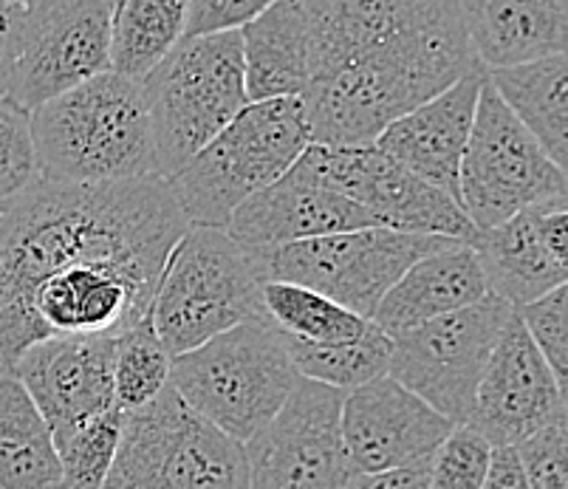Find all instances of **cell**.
<instances>
[{
    "instance_id": "cell-1",
    "label": "cell",
    "mask_w": 568,
    "mask_h": 489,
    "mask_svg": "<svg viewBox=\"0 0 568 489\" xmlns=\"http://www.w3.org/2000/svg\"><path fill=\"white\" fill-rule=\"evenodd\" d=\"M308 26L312 142L374 145L467 71L484 65L456 0H301Z\"/></svg>"
},
{
    "instance_id": "cell-2",
    "label": "cell",
    "mask_w": 568,
    "mask_h": 489,
    "mask_svg": "<svg viewBox=\"0 0 568 489\" xmlns=\"http://www.w3.org/2000/svg\"><path fill=\"white\" fill-rule=\"evenodd\" d=\"M164 179L43 182L0 213V363L34 345L29 297L45 277L94 261H159L187 230Z\"/></svg>"
},
{
    "instance_id": "cell-3",
    "label": "cell",
    "mask_w": 568,
    "mask_h": 489,
    "mask_svg": "<svg viewBox=\"0 0 568 489\" xmlns=\"http://www.w3.org/2000/svg\"><path fill=\"white\" fill-rule=\"evenodd\" d=\"M38 173L54 184L159 176L151 120L136 80L102 71L29 111Z\"/></svg>"
},
{
    "instance_id": "cell-4",
    "label": "cell",
    "mask_w": 568,
    "mask_h": 489,
    "mask_svg": "<svg viewBox=\"0 0 568 489\" xmlns=\"http://www.w3.org/2000/svg\"><path fill=\"white\" fill-rule=\"evenodd\" d=\"M308 145L312 128L301 96L250 102L164 184L190 226L226 230L232 213L283 176Z\"/></svg>"
},
{
    "instance_id": "cell-5",
    "label": "cell",
    "mask_w": 568,
    "mask_h": 489,
    "mask_svg": "<svg viewBox=\"0 0 568 489\" xmlns=\"http://www.w3.org/2000/svg\"><path fill=\"white\" fill-rule=\"evenodd\" d=\"M266 281L263 246L241 244L215 226H187L159 277L153 332L170 357L199 348L215 334L261 317Z\"/></svg>"
},
{
    "instance_id": "cell-6",
    "label": "cell",
    "mask_w": 568,
    "mask_h": 489,
    "mask_svg": "<svg viewBox=\"0 0 568 489\" xmlns=\"http://www.w3.org/2000/svg\"><path fill=\"white\" fill-rule=\"evenodd\" d=\"M288 337L266 314L173 357L170 388L235 441H250L297 385Z\"/></svg>"
},
{
    "instance_id": "cell-7",
    "label": "cell",
    "mask_w": 568,
    "mask_h": 489,
    "mask_svg": "<svg viewBox=\"0 0 568 489\" xmlns=\"http://www.w3.org/2000/svg\"><path fill=\"white\" fill-rule=\"evenodd\" d=\"M139 85L159 179H170L250 105L241 32L182 38Z\"/></svg>"
},
{
    "instance_id": "cell-8",
    "label": "cell",
    "mask_w": 568,
    "mask_h": 489,
    "mask_svg": "<svg viewBox=\"0 0 568 489\" xmlns=\"http://www.w3.org/2000/svg\"><path fill=\"white\" fill-rule=\"evenodd\" d=\"M100 489H246L244 445L195 414L168 385L125 414Z\"/></svg>"
},
{
    "instance_id": "cell-9",
    "label": "cell",
    "mask_w": 568,
    "mask_h": 489,
    "mask_svg": "<svg viewBox=\"0 0 568 489\" xmlns=\"http://www.w3.org/2000/svg\"><path fill=\"white\" fill-rule=\"evenodd\" d=\"M546 201H568L566 170L506 108L487 77L458 170V207L475 230H487Z\"/></svg>"
},
{
    "instance_id": "cell-10",
    "label": "cell",
    "mask_w": 568,
    "mask_h": 489,
    "mask_svg": "<svg viewBox=\"0 0 568 489\" xmlns=\"http://www.w3.org/2000/svg\"><path fill=\"white\" fill-rule=\"evenodd\" d=\"M456 244L390 226H359L283 246H263L268 281L301 283L359 317H374L387 289L427 252Z\"/></svg>"
},
{
    "instance_id": "cell-11",
    "label": "cell",
    "mask_w": 568,
    "mask_h": 489,
    "mask_svg": "<svg viewBox=\"0 0 568 489\" xmlns=\"http://www.w3.org/2000/svg\"><path fill=\"white\" fill-rule=\"evenodd\" d=\"M515 306L487 295L450 314L394 334L387 377L456 425H467L487 359Z\"/></svg>"
},
{
    "instance_id": "cell-12",
    "label": "cell",
    "mask_w": 568,
    "mask_h": 489,
    "mask_svg": "<svg viewBox=\"0 0 568 489\" xmlns=\"http://www.w3.org/2000/svg\"><path fill=\"white\" fill-rule=\"evenodd\" d=\"M343 396L297 379L283 408L244 441L246 489H343L354 476L339 427Z\"/></svg>"
},
{
    "instance_id": "cell-13",
    "label": "cell",
    "mask_w": 568,
    "mask_h": 489,
    "mask_svg": "<svg viewBox=\"0 0 568 489\" xmlns=\"http://www.w3.org/2000/svg\"><path fill=\"white\" fill-rule=\"evenodd\" d=\"M113 0H38L23 14L9 91L26 111L111 69Z\"/></svg>"
},
{
    "instance_id": "cell-14",
    "label": "cell",
    "mask_w": 568,
    "mask_h": 489,
    "mask_svg": "<svg viewBox=\"0 0 568 489\" xmlns=\"http://www.w3.org/2000/svg\"><path fill=\"white\" fill-rule=\"evenodd\" d=\"M314 153L325 179L339 193L356 201L379 226L473 244L478 230L456 201L427 184L425 179H418L413 170L382 153L376 145H314Z\"/></svg>"
},
{
    "instance_id": "cell-15",
    "label": "cell",
    "mask_w": 568,
    "mask_h": 489,
    "mask_svg": "<svg viewBox=\"0 0 568 489\" xmlns=\"http://www.w3.org/2000/svg\"><path fill=\"white\" fill-rule=\"evenodd\" d=\"M339 427L351 472H394L430 465L456 421L385 374L345 390Z\"/></svg>"
},
{
    "instance_id": "cell-16",
    "label": "cell",
    "mask_w": 568,
    "mask_h": 489,
    "mask_svg": "<svg viewBox=\"0 0 568 489\" xmlns=\"http://www.w3.org/2000/svg\"><path fill=\"white\" fill-rule=\"evenodd\" d=\"M562 419L566 388L513 312L489 354L467 425L489 445H518L540 427Z\"/></svg>"
},
{
    "instance_id": "cell-17",
    "label": "cell",
    "mask_w": 568,
    "mask_h": 489,
    "mask_svg": "<svg viewBox=\"0 0 568 489\" xmlns=\"http://www.w3.org/2000/svg\"><path fill=\"white\" fill-rule=\"evenodd\" d=\"M359 226L379 224L325 179L314 145H308L283 176L232 213L226 233L250 246H283Z\"/></svg>"
},
{
    "instance_id": "cell-18",
    "label": "cell",
    "mask_w": 568,
    "mask_h": 489,
    "mask_svg": "<svg viewBox=\"0 0 568 489\" xmlns=\"http://www.w3.org/2000/svg\"><path fill=\"white\" fill-rule=\"evenodd\" d=\"M568 201L535 204L478 230L473 249L493 295L515 308L562 286L568 277Z\"/></svg>"
},
{
    "instance_id": "cell-19",
    "label": "cell",
    "mask_w": 568,
    "mask_h": 489,
    "mask_svg": "<svg viewBox=\"0 0 568 489\" xmlns=\"http://www.w3.org/2000/svg\"><path fill=\"white\" fill-rule=\"evenodd\" d=\"M113 339L116 334L91 337H45L29 345L12 365L14 377L32 396L51 434L97 416L113 405Z\"/></svg>"
},
{
    "instance_id": "cell-20",
    "label": "cell",
    "mask_w": 568,
    "mask_h": 489,
    "mask_svg": "<svg viewBox=\"0 0 568 489\" xmlns=\"http://www.w3.org/2000/svg\"><path fill=\"white\" fill-rule=\"evenodd\" d=\"M484 80L487 65L467 71L442 94L402 113L374 139V145L458 204V170Z\"/></svg>"
},
{
    "instance_id": "cell-21",
    "label": "cell",
    "mask_w": 568,
    "mask_h": 489,
    "mask_svg": "<svg viewBox=\"0 0 568 489\" xmlns=\"http://www.w3.org/2000/svg\"><path fill=\"white\" fill-rule=\"evenodd\" d=\"M487 292L481 261L475 249L456 241V244L418 257L416 264L387 289L371 320L387 337H394L418 323H427L433 317L481 300Z\"/></svg>"
},
{
    "instance_id": "cell-22",
    "label": "cell",
    "mask_w": 568,
    "mask_h": 489,
    "mask_svg": "<svg viewBox=\"0 0 568 489\" xmlns=\"http://www.w3.org/2000/svg\"><path fill=\"white\" fill-rule=\"evenodd\" d=\"M464 32L487 69L566 54L568 0H456Z\"/></svg>"
},
{
    "instance_id": "cell-23",
    "label": "cell",
    "mask_w": 568,
    "mask_h": 489,
    "mask_svg": "<svg viewBox=\"0 0 568 489\" xmlns=\"http://www.w3.org/2000/svg\"><path fill=\"white\" fill-rule=\"evenodd\" d=\"M237 32L250 102L303 100L308 89V26L301 0H277Z\"/></svg>"
},
{
    "instance_id": "cell-24",
    "label": "cell",
    "mask_w": 568,
    "mask_h": 489,
    "mask_svg": "<svg viewBox=\"0 0 568 489\" xmlns=\"http://www.w3.org/2000/svg\"><path fill=\"white\" fill-rule=\"evenodd\" d=\"M506 108L529 128L544 151L566 170L568 159V60L566 54L537 57L526 63L487 69Z\"/></svg>"
},
{
    "instance_id": "cell-25",
    "label": "cell",
    "mask_w": 568,
    "mask_h": 489,
    "mask_svg": "<svg viewBox=\"0 0 568 489\" xmlns=\"http://www.w3.org/2000/svg\"><path fill=\"white\" fill-rule=\"evenodd\" d=\"M0 489H60L49 421L12 370H0Z\"/></svg>"
},
{
    "instance_id": "cell-26",
    "label": "cell",
    "mask_w": 568,
    "mask_h": 489,
    "mask_svg": "<svg viewBox=\"0 0 568 489\" xmlns=\"http://www.w3.org/2000/svg\"><path fill=\"white\" fill-rule=\"evenodd\" d=\"M190 0H119L111 23V71L142 82L187 32Z\"/></svg>"
},
{
    "instance_id": "cell-27",
    "label": "cell",
    "mask_w": 568,
    "mask_h": 489,
    "mask_svg": "<svg viewBox=\"0 0 568 489\" xmlns=\"http://www.w3.org/2000/svg\"><path fill=\"white\" fill-rule=\"evenodd\" d=\"M261 306L283 334L306 343H354L374 328V320L359 317L332 297L288 281H266Z\"/></svg>"
},
{
    "instance_id": "cell-28",
    "label": "cell",
    "mask_w": 568,
    "mask_h": 489,
    "mask_svg": "<svg viewBox=\"0 0 568 489\" xmlns=\"http://www.w3.org/2000/svg\"><path fill=\"white\" fill-rule=\"evenodd\" d=\"M390 352H394V339L376 323L365 337L354 343H306L288 337V354L297 377L337 390H354L371 379L385 377Z\"/></svg>"
},
{
    "instance_id": "cell-29",
    "label": "cell",
    "mask_w": 568,
    "mask_h": 489,
    "mask_svg": "<svg viewBox=\"0 0 568 489\" xmlns=\"http://www.w3.org/2000/svg\"><path fill=\"white\" fill-rule=\"evenodd\" d=\"M170 365H173V357L153 332L151 314L136 326L119 332L113 339L111 359L113 405L122 414L148 405L170 385Z\"/></svg>"
},
{
    "instance_id": "cell-30",
    "label": "cell",
    "mask_w": 568,
    "mask_h": 489,
    "mask_svg": "<svg viewBox=\"0 0 568 489\" xmlns=\"http://www.w3.org/2000/svg\"><path fill=\"white\" fill-rule=\"evenodd\" d=\"M122 410L108 408L51 434L60 461V489H100L105 483L122 436Z\"/></svg>"
},
{
    "instance_id": "cell-31",
    "label": "cell",
    "mask_w": 568,
    "mask_h": 489,
    "mask_svg": "<svg viewBox=\"0 0 568 489\" xmlns=\"http://www.w3.org/2000/svg\"><path fill=\"white\" fill-rule=\"evenodd\" d=\"M40 182L32 116L12 96H0V213Z\"/></svg>"
},
{
    "instance_id": "cell-32",
    "label": "cell",
    "mask_w": 568,
    "mask_h": 489,
    "mask_svg": "<svg viewBox=\"0 0 568 489\" xmlns=\"http://www.w3.org/2000/svg\"><path fill=\"white\" fill-rule=\"evenodd\" d=\"M489 450L493 445L475 427L456 425L433 452L425 489H481Z\"/></svg>"
},
{
    "instance_id": "cell-33",
    "label": "cell",
    "mask_w": 568,
    "mask_h": 489,
    "mask_svg": "<svg viewBox=\"0 0 568 489\" xmlns=\"http://www.w3.org/2000/svg\"><path fill=\"white\" fill-rule=\"evenodd\" d=\"M515 314L524 323L526 334L537 345V352L544 354L546 365L551 368L557 383L566 388L568 374V286L546 292L535 300L515 308Z\"/></svg>"
},
{
    "instance_id": "cell-34",
    "label": "cell",
    "mask_w": 568,
    "mask_h": 489,
    "mask_svg": "<svg viewBox=\"0 0 568 489\" xmlns=\"http://www.w3.org/2000/svg\"><path fill=\"white\" fill-rule=\"evenodd\" d=\"M531 489H568V427L566 419L540 427L515 445Z\"/></svg>"
},
{
    "instance_id": "cell-35",
    "label": "cell",
    "mask_w": 568,
    "mask_h": 489,
    "mask_svg": "<svg viewBox=\"0 0 568 489\" xmlns=\"http://www.w3.org/2000/svg\"><path fill=\"white\" fill-rule=\"evenodd\" d=\"M272 3H277V0H190L184 38L241 29Z\"/></svg>"
},
{
    "instance_id": "cell-36",
    "label": "cell",
    "mask_w": 568,
    "mask_h": 489,
    "mask_svg": "<svg viewBox=\"0 0 568 489\" xmlns=\"http://www.w3.org/2000/svg\"><path fill=\"white\" fill-rule=\"evenodd\" d=\"M481 489H531L515 445H493Z\"/></svg>"
},
{
    "instance_id": "cell-37",
    "label": "cell",
    "mask_w": 568,
    "mask_h": 489,
    "mask_svg": "<svg viewBox=\"0 0 568 489\" xmlns=\"http://www.w3.org/2000/svg\"><path fill=\"white\" fill-rule=\"evenodd\" d=\"M23 14L26 12H20V9L9 7L7 0H0V96L9 91V77H12L14 57H18Z\"/></svg>"
},
{
    "instance_id": "cell-38",
    "label": "cell",
    "mask_w": 568,
    "mask_h": 489,
    "mask_svg": "<svg viewBox=\"0 0 568 489\" xmlns=\"http://www.w3.org/2000/svg\"><path fill=\"white\" fill-rule=\"evenodd\" d=\"M427 467L418 470H394V472H354L343 489H425Z\"/></svg>"
},
{
    "instance_id": "cell-39",
    "label": "cell",
    "mask_w": 568,
    "mask_h": 489,
    "mask_svg": "<svg viewBox=\"0 0 568 489\" xmlns=\"http://www.w3.org/2000/svg\"><path fill=\"white\" fill-rule=\"evenodd\" d=\"M7 3H9V7L20 9V12H29V9H32L38 0H7Z\"/></svg>"
},
{
    "instance_id": "cell-40",
    "label": "cell",
    "mask_w": 568,
    "mask_h": 489,
    "mask_svg": "<svg viewBox=\"0 0 568 489\" xmlns=\"http://www.w3.org/2000/svg\"><path fill=\"white\" fill-rule=\"evenodd\" d=\"M3 368H7V365H3V363H0V370H3Z\"/></svg>"
},
{
    "instance_id": "cell-41",
    "label": "cell",
    "mask_w": 568,
    "mask_h": 489,
    "mask_svg": "<svg viewBox=\"0 0 568 489\" xmlns=\"http://www.w3.org/2000/svg\"><path fill=\"white\" fill-rule=\"evenodd\" d=\"M113 3H119V0H113Z\"/></svg>"
}]
</instances>
